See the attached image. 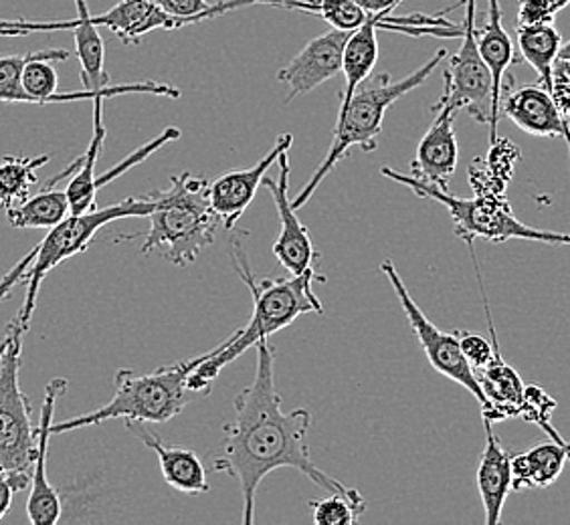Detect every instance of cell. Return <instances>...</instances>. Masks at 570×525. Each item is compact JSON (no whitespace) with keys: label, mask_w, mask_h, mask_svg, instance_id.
Instances as JSON below:
<instances>
[{"label":"cell","mask_w":570,"mask_h":525,"mask_svg":"<svg viewBox=\"0 0 570 525\" xmlns=\"http://www.w3.org/2000/svg\"><path fill=\"white\" fill-rule=\"evenodd\" d=\"M552 98L557 101L560 111L564 113V118L570 121V63L557 59L554 69H552V89H550Z\"/></svg>","instance_id":"36"},{"label":"cell","mask_w":570,"mask_h":525,"mask_svg":"<svg viewBox=\"0 0 570 525\" xmlns=\"http://www.w3.org/2000/svg\"><path fill=\"white\" fill-rule=\"evenodd\" d=\"M178 138H180V130H178V128H166L160 136H156L150 142H146L144 146H140L138 150L128 153L121 162L110 168L106 175L98 176V178H96V188L101 190V188L108 187L116 178H120V176L126 175L128 170H132L134 166L142 165L144 160H148L153 153L158 152L160 148H165L166 143L176 142Z\"/></svg>","instance_id":"32"},{"label":"cell","mask_w":570,"mask_h":525,"mask_svg":"<svg viewBox=\"0 0 570 525\" xmlns=\"http://www.w3.org/2000/svg\"><path fill=\"white\" fill-rule=\"evenodd\" d=\"M356 2L361 4L362 9L371 12V14H376V12H386L389 14L403 0H356Z\"/></svg>","instance_id":"39"},{"label":"cell","mask_w":570,"mask_h":525,"mask_svg":"<svg viewBox=\"0 0 570 525\" xmlns=\"http://www.w3.org/2000/svg\"><path fill=\"white\" fill-rule=\"evenodd\" d=\"M381 271L386 275L389 284L395 289L396 299L405 311L406 319L411 324V329L419 339L421 348L428 356L429 364L443 374L445 378H450L455 384L463 386L473 398L480 403V406L488 408V398L482 390V384L478 378V373L473 370L472 364L463 356L460 346V336L458 329L455 331H441V329L423 314V309L417 306V301L409 294L403 277L399 275L395 262L386 259L381 265Z\"/></svg>","instance_id":"10"},{"label":"cell","mask_w":570,"mask_h":525,"mask_svg":"<svg viewBox=\"0 0 570 525\" xmlns=\"http://www.w3.org/2000/svg\"><path fill=\"white\" fill-rule=\"evenodd\" d=\"M292 143H294V136L282 133V136H277L274 148L265 153L257 165L245 168V170H230L227 175L219 176L217 180L210 182V202L223 220L225 229H235L237 220L245 215V210L252 205L259 187H264L265 176L269 175V168L277 165L279 153L292 150Z\"/></svg>","instance_id":"15"},{"label":"cell","mask_w":570,"mask_h":525,"mask_svg":"<svg viewBox=\"0 0 570 525\" xmlns=\"http://www.w3.org/2000/svg\"><path fill=\"white\" fill-rule=\"evenodd\" d=\"M381 172L399 185L411 188L417 197L435 200L448 208L453 219V229L461 241L483 239L490 242H505L518 239V241L547 242V245H570V232L534 229L524 225L522 220L515 219L512 205L508 202L505 195L480 192L473 198H460L451 195L450 190L423 182L413 175L396 172L389 166H383Z\"/></svg>","instance_id":"6"},{"label":"cell","mask_w":570,"mask_h":525,"mask_svg":"<svg viewBox=\"0 0 570 525\" xmlns=\"http://www.w3.org/2000/svg\"><path fill=\"white\" fill-rule=\"evenodd\" d=\"M39 53L41 51L22 53V56H0V101L27 103V96L21 88L22 69Z\"/></svg>","instance_id":"33"},{"label":"cell","mask_w":570,"mask_h":525,"mask_svg":"<svg viewBox=\"0 0 570 525\" xmlns=\"http://www.w3.org/2000/svg\"><path fill=\"white\" fill-rule=\"evenodd\" d=\"M520 160V148L515 143L498 138L495 142L490 143L488 158H478L470 166V182H472L473 192H494V195H504L505 185L514 176L515 162Z\"/></svg>","instance_id":"27"},{"label":"cell","mask_w":570,"mask_h":525,"mask_svg":"<svg viewBox=\"0 0 570 525\" xmlns=\"http://www.w3.org/2000/svg\"><path fill=\"white\" fill-rule=\"evenodd\" d=\"M126 428L138 440H142V445L156 453L163 477L173 489L187 493V495H200V493L210 492L207 470H205V465H203V460L195 450L168 447L163 438L148 428V423L126 420Z\"/></svg>","instance_id":"17"},{"label":"cell","mask_w":570,"mask_h":525,"mask_svg":"<svg viewBox=\"0 0 570 525\" xmlns=\"http://www.w3.org/2000/svg\"><path fill=\"white\" fill-rule=\"evenodd\" d=\"M277 178L265 176L264 187L272 192L282 230L279 237L274 242V255L277 261L282 262V267L287 269L289 275H302L316 269L314 265L320 259V252L314 249L309 232L302 225V220L296 217V208L292 205L289 198V152L279 153L277 158Z\"/></svg>","instance_id":"11"},{"label":"cell","mask_w":570,"mask_h":525,"mask_svg":"<svg viewBox=\"0 0 570 525\" xmlns=\"http://www.w3.org/2000/svg\"><path fill=\"white\" fill-rule=\"evenodd\" d=\"M478 47L482 53L485 66L494 79V99H492V126H490V143L495 142L498 123H500V103L504 91L505 73L510 66L520 63L522 59L515 57L514 41L504 29L502 22V7L500 0H488V14L482 27L478 29Z\"/></svg>","instance_id":"19"},{"label":"cell","mask_w":570,"mask_h":525,"mask_svg":"<svg viewBox=\"0 0 570 525\" xmlns=\"http://www.w3.org/2000/svg\"><path fill=\"white\" fill-rule=\"evenodd\" d=\"M570 460V443L554 438L537 447L512 455V489H544L557 482Z\"/></svg>","instance_id":"22"},{"label":"cell","mask_w":570,"mask_h":525,"mask_svg":"<svg viewBox=\"0 0 570 525\" xmlns=\"http://www.w3.org/2000/svg\"><path fill=\"white\" fill-rule=\"evenodd\" d=\"M154 202L150 198H126L114 207L94 208L81 215H69L61 220L53 229H49L43 241L37 245V255L27 277V294L22 301L17 319L21 321V328L29 331L31 319H33L37 297L41 291V284L45 277L51 274L61 262L76 257L79 252H86L91 241L96 239L99 230L106 225L120 219H132V217H148L153 212Z\"/></svg>","instance_id":"7"},{"label":"cell","mask_w":570,"mask_h":525,"mask_svg":"<svg viewBox=\"0 0 570 525\" xmlns=\"http://www.w3.org/2000/svg\"><path fill=\"white\" fill-rule=\"evenodd\" d=\"M31 483L29 473L17 470V473H0V522L4 515L11 512L12 499L17 493L27 489Z\"/></svg>","instance_id":"35"},{"label":"cell","mask_w":570,"mask_h":525,"mask_svg":"<svg viewBox=\"0 0 570 525\" xmlns=\"http://www.w3.org/2000/svg\"><path fill=\"white\" fill-rule=\"evenodd\" d=\"M483 418L485 428V445H483L480 467H478V492L482 497L485 524L498 525L502 522L505 499L514 492L512 489V455L502 447L500 438L495 437L494 423Z\"/></svg>","instance_id":"18"},{"label":"cell","mask_w":570,"mask_h":525,"mask_svg":"<svg viewBox=\"0 0 570 525\" xmlns=\"http://www.w3.org/2000/svg\"><path fill=\"white\" fill-rule=\"evenodd\" d=\"M448 56H450L448 49H439L428 63H423L403 79L393 81L389 73H379V76L368 77L361 88L354 91L351 101L338 110V118L334 126V140L324 162L307 180L306 187L302 188L299 195L292 200L296 210L306 207L309 198L314 197V192L324 182V178L348 156L351 148L356 146L366 153H373L379 148V138H381L384 116L389 108L409 91L421 88L428 81V77L443 63V59H448Z\"/></svg>","instance_id":"4"},{"label":"cell","mask_w":570,"mask_h":525,"mask_svg":"<svg viewBox=\"0 0 570 525\" xmlns=\"http://www.w3.org/2000/svg\"><path fill=\"white\" fill-rule=\"evenodd\" d=\"M4 212L14 229H53L71 215V208L67 190L49 187Z\"/></svg>","instance_id":"26"},{"label":"cell","mask_w":570,"mask_h":525,"mask_svg":"<svg viewBox=\"0 0 570 525\" xmlns=\"http://www.w3.org/2000/svg\"><path fill=\"white\" fill-rule=\"evenodd\" d=\"M557 14L549 0H518V24H552Z\"/></svg>","instance_id":"34"},{"label":"cell","mask_w":570,"mask_h":525,"mask_svg":"<svg viewBox=\"0 0 570 525\" xmlns=\"http://www.w3.org/2000/svg\"><path fill=\"white\" fill-rule=\"evenodd\" d=\"M465 17H463V34L455 56L450 57V66L443 73L445 88L438 103L431 108L433 113L441 110L468 111L473 120L483 126H492V99H494V79L483 61L478 47V24L475 11L478 0H463Z\"/></svg>","instance_id":"9"},{"label":"cell","mask_w":570,"mask_h":525,"mask_svg":"<svg viewBox=\"0 0 570 525\" xmlns=\"http://www.w3.org/2000/svg\"><path fill=\"white\" fill-rule=\"evenodd\" d=\"M7 331L0 341V473H29L37 457V425L33 406L19 380L27 331L17 318Z\"/></svg>","instance_id":"8"},{"label":"cell","mask_w":570,"mask_h":525,"mask_svg":"<svg viewBox=\"0 0 570 525\" xmlns=\"http://www.w3.org/2000/svg\"><path fill=\"white\" fill-rule=\"evenodd\" d=\"M483 394L488 398V408L482 416L492 423H500L512 416H522L524 410V390L520 374L510 364H505L502 351L495 354L494 361L478 373Z\"/></svg>","instance_id":"21"},{"label":"cell","mask_w":570,"mask_h":525,"mask_svg":"<svg viewBox=\"0 0 570 525\" xmlns=\"http://www.w3.org/2000/svg\"><path fill=\"white\" fill-rule=\"evenodd\" d=\"M35 255H37V247H33L31 251L27 252V255L22 257L21 261L17 262V265L12 267L11 271L0 279V304H2L7 297L11 296L12 289H14L17 285L24 281L29 267L33 265Z\"/></svg>","instance_id":"38"},{"label":"cell","mask_w":570,"mask_h":525,"mask_svg":"<svg viewBox=\"0 0 570 525\" xmlns=\"http://www.w3.org/2000/svg\"><path fill=\"white\" fill-rule=\"evenodd\" d=\"M66 378H53L45 386L43 406L37 425V457L31 475V493L27 499V517L33 525H56L63 514L61 495L47 477L49 438L53 437L57 400L66 394Z\"/></svg>","instance_id":"13"},{"label":"cell","mask_w":570,"mask_h":525,"mask_svg":"<svg viewBox=\"0 0 570 525\" xmlns=\"http://www.w3.org/2000/svg\"><path fill=\"white\" fill-rule=\"evenodd\" d=\"M96 27H106L121 39V43H140V39L153 31H175L190 22L173 17L154 0H120L110 11L91 14Z\"/></svg>","instance_id":"20"},{"label":"cell","mask_w":570,"mask_h":525,"mask_svg":"<svg viewBox=\"0 0 570 525\" xmlns=\"http://www.w3.org/2000/svg\"><path fill=\"white\" fill-rule=\"evenodd\" d=\"M515 43L520 51V59L527 61L538 73V83L544 88L552 89V69L559 59L560 47H562V34L552 24H532L524 27L518 24L515 31Z\"/></svg>","instance_id":"25"},{"label":"cell","mask_w":570,"mask_h":525,"mask_svg":"<svg viewBox=\"0 0 570 525\" xmlns=\"http://www.w3.org/2000/svg\"><path fill=\"white\" fill-rule=\"evenodd\" d=\"M210 351L190 358V360L176 361L168 366H160L154 373L140 374L121 368L114 376V396L110 403L101 406L88 415L67 418L61 423H53V435L77 430V428L101 425L111 418L124 420H140L153 425H165L180 415L198 394L188 388V378L195 373L200 361L209 360Z\"/></svg>","instance_id":"5"},{"label":"cell","mask_w":570,"mask_h":525,"mask_svg":"<svg viewBox=\"0 0 570 525\" xmlns=\"http://www.w3.org/2000/svg\"><path fill=\"white\" fill-rule=\"evenodd\" d=\"M153 200L150 229L144 235L142 252H158L175 267H188L215 241L223 225L210 202V182L203 176H170V187L148 195Z\"/></svg>","instance_id":"3"},{"label":"cell","mask_w":570,"mask_h":525,"mask_svg":"<svg viewBox=\"0 0 570 525\" xmlns=\"http://www.w3.org/2000/svg\"><path fill=\"white\" fill-rule=\"evenodd\" d=\"M433 116L435 121L421 138L415 160L411 162V175L423 182L448 190L460 160V146L453 130L455 113L441 110Z\"/></svg>","instance_id":"16"},{"label":"cell","mask_w":570,"mask_h":525,"mask_svg":"<svg viewBox=\"0 0 570 525\" xmlns=\"http://www.w3.org/2000/svg\"><path fill=\"white\" fill-rule=\"evenodd\" d=\"M158 7H163L166 12H170L173 17L185 19V21L195 24V22L215 19L225 12L243 9L249 4H272L285 9L282 0H225L220 4H209V0H154Z\"/></svg>","instance_id":"29"},{"label":"cell","mask_w":570,"mask_h":525,"mask_svg":"<svg viewBox=\"0 0 570 525\" xmlns=\"http://www.w3.org/2000/svg\"><path fill=\"white\" fill-rule=\"evenodd\" d=\"M51 31H63L61 22L0 21V37H27Z\"/></svg>","instance_id":"37"},{"label":"cell","mask_w":570,"mask_h":525,"mask_svg":"<svg viewBox=\"0 0 570 525\" xmlns=\"http://www.w3.org/2000/svg\"><path fill=\"white\" fill-rule=\"evenodd\" d=\"M304 2L306 12L320 14L332 29L354 31L371 17V12L362 9L356 0H299Z\"/></svg>","instance_id":"31"},{"label":"cell","mask_w":570,"mask_h":525,"mask_svg":"<svg viewBox=\"0 0 570 525\" xmlns=\"http://www.w3.org/2000/svg\"><path fill=\"white\" fill-rule=\"evenodd\" d=\"M108 98L98 96L94 99V133L89 140L88 150L77 158V170L73 178L67 185V197H69V208L71 215H81L96 208V197H98V188H96V166H98L99 153L106 142V126H104V101Z\"/></svg>","instance_id":"24"},{"label":"cell","mask_w":570,"mask_h":525,"mask_svg":"<svg viewBox=\"0 0 570 525\" xmlns=\"http://www.w3.org/2000/svg\"><path fill=\"white\" fill-rule=\"evenodd\" d=\"M309 509L316 525H352L366 512V499L358 489H354L351 495L328 493V497L312 502Z\"/></svg>","instance_id":"30"},{"label":"cell","mask_w":570,"mask_h":525,"mask_svg":"<svg viewBox=\"0 0 570 525\" xmlns=\"http://www.w3.org/2000/svg\"><path fill=\"white\" fill-rule=\"evenodd\" d=\"M282 2H284L285 9H292V11L306 12V7H304V2H299V0H282Z\"/></svg>","instance_id":"40"},{"label":"cell","mask_w":570,"mask_h":525,"mask_svg":"<svg viewBox=\"0 0 570 525\" xmlns=\"http://www.w3.org/2000/svg\"><path fill=\"white\" fill-rule=\"evenodd\" d=\"M245 230L230 237L229 252L235 274L252 291L253 316L245 328L230 334L215 350H210L209 360L200 361L188 378V388L193 393L209 394L210 386L217 380L220 370L229 366L235 358L255 348L262 339L287 328L304 314H324V306L314 294V284H326V277L316 269L306 274L277 277V279H257L249 269V259L243 249Z\"/></svg>","instance_id":"2"},{"label":"cell","mask_w":570,"mask_h":525,"mask_svg":"<svg viewBox=\"0 0 570 525\" xmlns=\"http://www.w3.org/2000/svg\"><path fill=\"white\" fill-rule=\"evenodd\" d=\"M549 2L550 7L557 12L564 11L567 7H570V0H549Z\"/></svg>","instance_id":"41"},{"label":"cell","mask_w":570,"mask_h":525,"mask_svg":"<svg viewBox=\"0 0 570 525\" xmlns=\"http://www.w3.org/2000/svg\"><path fill=\"white\" fill-rule=\"evenodd\" d=\"M51 156H19L0 158V208H12L31 197V188L39 182L37 170L49 165Z\"/></svg>","instance_id":"28"},{"label":"cell","mask_w":570,"mask_h":525,"mask_svg":"<svg viewBox=\"0 0 570 525\" xmlns=\"http://www.w3.org/2000/svg\"><path fill=\"white\" fill-rule=\"evenodd\" d=\"M351 33L330 29L328 33L312 39L284 69H279L277 79L287 86L285 103H292L299 96H306L322 83L341 76L344 47Z\"/></svg>","instance_id":"12"},{"label":"cell","mask_w":570,"mask_h":525,"mask_svg":"<svg viewBox=\"0 0 570 525\" xmlns=\"http://www.w3.org/2000/svg\"><path fill=\"white\" fill-rule=\"evenodd\" d=\"M253 383L235 396V416L225 437L210 455L213 470L227 473L242 485L243 524L255 522V495L269 473L296 469L326 493L351 495L354 489L330 477L312 460L307 433L312 415L306 408L284 413L275 388V351L267 339L257 346Z\"/></svg>","instance_id":"1"},{"label":"cell","mask_w":570,"mask_h":525,"mask_svg":"<svg viewBox=\"0 0 570 525\" xmlns=\"http://www.w3.org/2000/svg\"><path fill=\"white\" fill-rule=\"evenodd\" d=\"M500 113L530 136L562 138L570 150V121L544 86L532 83L515 88L514 79H508L502 91Z\"/></svg>","instance_id":"14"},{"label":"cell","mask_w":570,"mask_h":525,"mask_svg":"<svg viewBox=\"0 0 570 525\" xmlns=\"http://www.w3.org/2000/svg\"><path fill=\"white\" fill-rule=\"evenodd\" d=\"M559 59H562V61H569L570 63V39L569 41H564L562 47H560Z\"/></svg>","instance_id":"42"},{"label":"cell","mask_w":570,"mask_h":525,"mask_svg":"<svg viewBox=\"0 0 570 525\" xmlns=\"http://www.w3.org/2000/svg\"><path fill=\"white\" fill-rule=\"evenodd\" d=\"M77 17L69 22V31L76 37V56L81 66V83L88 91L110 88V76L106 71V44L99 27L91 22L88 0H76Z\"/></svg>","instance_id":"23"}]
</instances>
